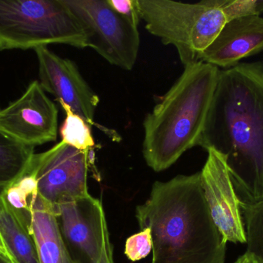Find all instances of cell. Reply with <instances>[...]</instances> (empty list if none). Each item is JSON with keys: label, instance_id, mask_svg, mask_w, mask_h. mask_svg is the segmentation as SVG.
<instances>
[{"label": "cell", "instance_id": "obj_1", "mask_svg": "<svg viewBox=\"0 0 263 263\" xmlns=\"http://www.w3.org/2000/svg\"><path fill=\"white\" fill-rule=\"evenodd\" d=\"M198 146L225 157L241 205L263 203V63L219 71Z\"/></svg>", "mask_w": 263, "mask_h": 263}, {"label": "cell", "instance_id": "obj_2", "mask_svg": "<svg viewBox=\"0 0 263 263\" xmlns=\"http://www.w3.org/2000/svg\"><path fill=\"white\" fill-rule=\"evenodd\" d=\"M136 218L151 231L152 263L226 262L227 242L212 219L200 171L154 182Z\"/></svg>", "mask_w": 263, "mask_h": 263}, {"label": "cell", "instance_id": "obj_3", "mask_svg": "<svg viewBox=\"0 0 263 263\" xmlns=\"http://www.w3.org/2000/svg\"><path fill=\"white\" fill-rule=\"evenodd\" d=\"M220 69L197 62L184 71L143 121L142 154L156 172L174 165L198 146Z\"/></svg>", "mask_w": 263, "mask_h": 263}, {"label": "cell", "instance_id": "obj_4", "mask_svg": "<svg viewBox=\"0 0 263 263\" xmlns=\"http://www.w3.org/2000/svg\"><path fill=\"white\" fill-rule=\"evenodd\" d=\"M223 3L224 0H137L145 29L164 44L175 46L184 66L200 62L202 52L228 22Z\"/></svg>", "mask_w": 263, "mask_h": 263}, {"label": "cell", "instance_id": "obj_5", "mask_svg": "<svg viewBox=\"0 0 263 263\" xmlns=\"http://www.w3.org/2000/svg\"><path fill=\"white\" fill-rule=\"evenodd\" d=\"M51 44L87 47L84 29L65 0H0V50Z\"/></svg>", "mask_w": 263, "mask_h": 263}, {"label": "cell", "instance_id": "obj_6", "mask_svg": "<svg viewBox=\"0 0 263 263\" xmlns=\"http://www.w3.org/2000/svg\"><path fill=\"white\" fill-rule=\"evenodd\" d=\"M84 29L87 47L110 64L131 71L140 46L138 26L117 13L107 0H65Z\"/></svg>", "mask_w": 263, "mask_h": 263}, {"label": "cell", "instance_id": "obj_7", "mask_svg": "<svg viewBox=\"0 0 263 263\" xmlns=\"http://www.w3.org/2000/svg\"><path fill=\"white\" fill-rule=\"evenodd\" d=\"M63 239L80 263H114L107 221L100 199L91 195L55 208Z\"/></svg>", "mask_w": 263, "mask_h": 263}, {"label": "cell", "instance_id": "obj_8", "mask_svg": "<svg viewBox=\"0 0 263 263\" xmlns=\"http://www.w3.org/2000/svg\"><path fill=\"white\" fill-rule=\"evenodd\" d=\"M93 151L76 149L59 142L35 154L28 171L36 179L40 196L55 210L60 204L89 196L88 171Z\"/></svg>", "mask_w": 263, "mask_h": 263}, {"label": "cell", "instance_id": "obj_9", "mask_svg": "<svg viewBox=\"0 0 263 263\" xmlns=\"http://www.w3.org/2000/svg\"><path fill=\"white\" fill-rule=\"evenodd\" d=\"M58 116L57 105L34 80L20 98L0 110V131L35 148L57 141Z\"/></svg>", "mask_w": 263, "mask_h": 263}, {"label": "cell", "instance_id": "obj_10", "mask_svg": "<svg viewBox=\"0 0 263 263\" xmlns=\"http://www.w3.org/2000/svg\"><path fill=\"white\" fill-rule=\"evenodd\" d=\"M207 153L200 171L201 184L212 219L226 242L247 244L240 202L225 157L213 149L207 150Z\"/></svg>", "mask_w": 263, "mask_h": 263}, {"label": "cell", "instance_id": "obj_11", "mask_svg": "<svg viewBox=\"0 0 263 263\" xmlns=\"http://www.w3.org/2000/svg\"><path fill=\"white\" fill-rule=\"evenodd\" d=\"M39 64L40 84L45 92L54 96L90 126L95 125L94 117L100 97L80 74L77 64L51 51L48 46L34 49Z\"/></svg>", "mask_w": 263, "mask_h": 263}, {"label": "cell", "instance_id": "obj_12", "mask_svg": "<svg viewBox=\"0 0 263 263\" xmlns=\"http://www.w3.org/2000/svg\"><path fill=\"white\" fill-rule=\"evenodd\" d=\"M263 51V17L248 15L229 20L213 43L202 52L200 62L230 69L244 58Z\"/></svg>", "mask_w": 263, "mask_h": 263}, {"label": "cell", "instance_id": "obj_13", "mask_svg": "<svg viewBox=\"0 0 263 263\" xmlns=\"http://www.w3.org/2000/svg\"><path fill=\"white\" fill-rule=\"evenodd\" d=\"M31 233L40 263H80L76 260L62 236L53 207L40 194L32 202Z\"/></svg>", "mask_w": 263, "mask_h": 263}, {"label": "cell", "instance_id": "obj_14", "mask_svg": "<svg viewBox=\"0 0 263 263\" xmlns=\"http://www.w3.org/2000/svg\"><path fill=\"white\" fill-rule=\"evenodd\" d=\"M0 236L15 263H40L29 227L8 203L0 189Z\"/></svg>", "mask_w": 263, "mask_h": 263}, {"label": "cell", "instance_id": "obj_15", "mask_svg": "<svg viewBox=\"0 0 263 263\" xmlns=\"http://www.w3.org/2000/svg\"><path fill=\"white\" fill-rule=\"evenodd\" d=\"M34 149L0 131V189L13 185L27 173Z\"/></svg>", "mask_w": 263, "mask_h": 263}, {"label": "cell", "instance_id": "obj_16", "mask_svg": "<svg viewBox=\"0 0 263 263\" xmlns=\"http://www.w3.org/2000/svg\"><path fill=\"white\" fill-rule=\"evenodd\" d=\"M61 105L66 113V118L60 128L61 142L83 151H93L96 143L91 127L83 117L74 113L69 106Z\"/></svg>", "mask_w": 263, "mask_h": 263}, {"label": "cell", "instance_id": "obj_17", "mask_svg": "<svg viewBox=\"0 0 263 263\" xmlns=\"http://www.w3.org/2000/svg\"><path fill=\"white\" fill-rule=\"evenodd\" d=\"M246 233L247 251L263 263V203L241 205Z\"/></svg>", "mask_w": 263, "mask_h": 263}, {"label": "cell", "instance_id": "obj_18", "mask_svg": "<svg viewBox=\"0 0 263 263\" xmlns=\"http://www.w3.org/2000/svg\"><path fill=\"white\" fill-rule=\"evenodd\" d=\"M153 251V239L149 228L129 236L125 244L124 254L132 262L145 259Z\"/></svg>", "mask_w": 263, "mask_h": 263}, {"label": "cell", "instance_id": "obj_19", "mask_svg": "<svg viewBox=\"0 0 263 263\" xmlns=\"http://www.w3.org/2000/svg\"><path fill=\"white\" fill-rule=\"evenodd\" d=\"M223 9L229 20L248 15H260L263 0H224Z\"/></svg>", "mask_w": 263, "mask_h": 263}, {"label": "cell", "instance_id": "obj_20", "mask_svg": "<svg viewBox=\"0 0 263 263\" xmlns=\"http://www.w3.org/2000/svg\"><path fill=\"white\" fill-rule=\"evenodd\" d=\"M111 7L121 16L130 21L135 26H139L140 21L137 0H107Z\"/></svg>", "mask_w": 263, "mask_h": 263}, {"label": "cell", "instance_id": "obj_21", "mask_svg": "<svg viewBox=\"0 0 263 263\" xmlns=\"http://www.w3.org/2000/svg\"><path fill=\"white\" fill-rule=\"evenodd\" d=\"M234 263H259V260L255 257L254 255L247 251L241 256Z\"/></svg>", "mask_w": 263, "mask_h": 263}, {"label": "cell", "instance_id": "obj_22", "mask_svg": "<svg viewBox=\"0 0 263 263\" xmlns=\"http://www.w3.org/2000/svg\"><path fill=\"white\" fill-rule=\"evenodd\" d=\"M0 256H3V257H4L5 259H7V260L11 263H15L14 262L13 259H12L10 253H9V251H8L6 245H5L4 242H3L1 236H0Z\"/></svg>", "mask_w": 263, "mask_h": 263}, {"label": "cell", "instance_id": "obj_23", "mask_svg": "<svg viewBox=\"0 0 263 263\" xmlns=\"http://www.w3.org/2000/svg\"><path fill=\"white\" fill-rule=\"evenodd\" d=\"M0 263H11L7 260V259H5L3 256H0Z\"/></svg>", "mask_w": 263, "mask_h": 263}, {"label": "cell", "instance_id": "obj_24", "mask_svg": "<svg viewBox=\"0 0 263 263\" xmlns=\"http://www.w3.org/2000/svg\"><path fill=\"white\" fill-rule=\"evenodd\" d=\"M262 63H263V61H262Z\"/></svg>", "mask_w": 263, "mask_h": 263}]
</instances>
